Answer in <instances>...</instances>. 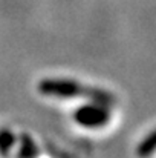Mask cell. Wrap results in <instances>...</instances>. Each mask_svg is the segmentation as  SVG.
<instances>
[{"label":"cell","instance_id":"obj_1","mask_svg":"<svg viewBox=\"0 0 156 158\" xmlns=\"http://www.w3.org/2000/svg\"><path fill=\"white\" fill-rule=\"evenodd\" d=\"M92 86L72 78H43L38 83V92L55 98H87L90 97Z\"/></svg>","mask_w":156,"mask_h":158},{"label":"cell","instance_id":"obj_2","mask_svg":"<svg viewBox=\"0 0 156 158\" xmlns=\"http://www.w3.org/2000/svg\"><path fill=\"white\" fill-rule=\"evenodd\" d=\"M74 120L77 124L83 127H89V129L101 127L106 126L110 120V107L95 102H89L75 109Z\"/></svg>","mask_w":156,"mask_h":158},{"label":"cell","instance_id":"obj_3","mask_svg":"<svg viewBox=\"0 0 156 158\" xmlns=\"http://www.w3.org/2000/svg\"><path fill=\"white\" fill-rule=\"evenodd\" d=\"M17 141H18V152H17L18 157L32 158L38 155V148L29 134H22L20 137H17Z\"/></svg>","mask_w":156,"mask_h":158},{"label":"cell","instance_id":"obj_4","mask_svg":"<svg viewBox=\"0 0 156 158\" xmlns=\"http://www.w3.org/2000/svg\"><path fill=\"white\" fill-rule=\"evenodd\" d=\"M17 144V135L9 127H0V155H9Z\"/></svg>","mask_w":156,"mask_h":158},{"label":"cell","instance_id":"obj_5","mask_svg":"<svg viewBox=\"0 0 156 158\" xmlns=\"http://www.w3.org/2000/svg\"><path fill=\"white\" fill-rule=\"evenodd\" d=\"M155 152H156V129L152 131V132L139 143V146H138V149H136V154H138L139 157H149V155H152V154H155Z\"/></svg>","mask_w":156,"mask_h":158}]
</instances>
